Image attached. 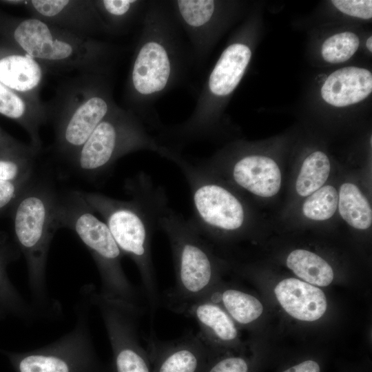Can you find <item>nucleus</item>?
I'll use <instances>...</instances> for the list:
<instances>
[{"label": "nucleus", "mask_w": 372, "mask_h": 372, "mask_svg": "<svg viewBox=\"0 0 372 372\" xmlns=\"http://www.w3.org/2000/svg\"><path fill=\"white\" fill-rule=\"evenodd\" d=\"M128 200L112 198L96 192H81L90 207L108 227L124 256L136 265L143 284L152 320L159 306V293L152 256V240L158 220L169 207L163 188L140 173L128 180Z\"/></svg>", "instance_id": "f257e3e1"}, {"label": "nucleus", "mask_w": 372, "mask_h": 372, "mask_svg": "<svg viewBox=\"0 0 372 372\" xmlns=\"http://www.w3.org/2000/svg\"><path fill=\"white\" fill-rule=\"evenodd\" d=\"M142 25L127 79L125 98L128 110L147 122V107L182 79L193 59L166 3H147Z\"/></svg>", "instance_id": "f03ea898"}, {"label": "nucleus", "mask_w": 372, "mask_h": 372, "mask_svg": "<svg viewBox=\"0 0 372 372\" xmlns=\"http://www.w3.org/2000/svg\"><path fill=\"white\" fill-rule=\"evenodd\" d=\"M12 37L20 51L44 69L110 74L120 54L117 46L81 37L34 17L20 20Z\"/></svg>", "instance_id": "7ed1b4c3"}, {"label": "nucleus", "mask_w": 372, "mask_h": 372, "mask_svg": "<svg viewBox=\"0 0 372 372\" xmlns=\"http://www.w3.org/2000/svg\"><path fill=\"white\" fill-rule=\"evenodd\" d=\"M56 198L50 185L32 180L12 206L13 229L27 262L32 304L44 318L57 316L60 310L50 297L46 279L48 250L57 230Z\"/></svg>", "instance_id": "20e7f679"}, {"label": "nucleus", "mask_w": 372, "mask_h": 372, "mask_svg": "<svg viewBox=\"0 0 372 372\" xmlns=\"http://www.w3.org/2000/svg\"><path fill=\"white\" fill-rule=\"evenodd\" d=\"M59 88L48 106L54 147L70 161L100 122L116 106L109 75L79 74Z\"/></svg>", "instance_id": "39448f33"}, {"label": "nucleus", "mask_w": 372, "mask_h": 372, "mask_svg": "<svg viewBox=\"0 0 372 372\" xmlns=\"http://www.w3.org/2000/svg\"><path fill=\"white\" fill-rule=\"evenodd\" d=\"M54 223L56 229L65 227L73 231L89 250L99 273L101 294L140 306L139 293L122 267L124 255L105 223L96 216L81 192L57 194Z\"/></svg>", "instance_id": "423d86ee"}, {"label": "nucleus", "mask_w": 372, "mask_h": 372, "mask_svg": "<svg viewBox=\"0 0 372 372\" xmlns=\"http://www.w3.org/2000/svg\"><path fill=\"white\" fill-rule=\"evenodd\" d=\"M158 229L168 238L174 264L176 284L168 295L169 307L180 313L216 286V260L208 241L191 219H185L169 207L161 216Z\"/></svg>", "instance_id": "0eeeda50"}, {"label": "nucleus", "mask_w": 372, "mask_h": 372, "mask_svg": "<svg viewBox=\"0 0 372 372\" xmlns=\"http://www.w3.org/2000/svg\"><path fill=\"white\" fill-rule=\"evenodd\" d=\"M132 111L116 106L94 130L72 163L88 178L107 172L120 158L132 152L158 153V139Z\"/></svg>", "instance_id": "6e6552de"}, {"label": "nucleus", "mask_w": 372, "mask_h": 372, "mask_svg": "<svg viewBox=\"0 0 372 372\" xmlns=\"http://www.w3.org/2000/svg\"><path fill=\"white\" fill-rule=\"evenodd\" d=\"M85 289L75 307L76 322L71 331L43 347L19 358V372H105L93 344L90 328L92 307Z\"/></svg>", "instance_id": "1a4fd4ad"}, {"label": "nucleus", "mask_w": 372, "mask_h": 372, "mask_svg": "<svg viewBox=\"0 0 372 372\" xmlns=\"http://www.w3.org/2000/svg\"><path fill=\"white\" fill-rule=\"evenodd\" d=\"M89 296L105 328L114 372H152L147 350L141 346L138 336L141 307L107 297L95 288L90 290Z\"/></svg>", "instance_id": "9d476101"}, {"label": "nucleus", "mask_w": 372, "mask_h": 372, "mask_svg": "<svg viewBox=\"0 0 372 372\" xmlns=\"http://www.w3.org/2000/svg\"><path fill=\"white\" fill-rule=\"evenodd\" d=\"M251 54L250 48L242 42L232 43L223 50L203 85L194 110L186 120L189 129L200 133L211 131L216 101L234 91L246 71Z\"/></svg>", "instance_id": "9b49d317"}, {"label": "nucleus", "mask_w": 372, "mask_h": 372, "mask_svg": "<svg viewBox=\"0 0 372 372\" xmlns=\"http://www.w3.org/2000/svg\"><path fill=\"white\" fill-rule=\"evenodd\" d=\"M23 4L32 17L37 18L75 34L91 37L105 32L94 0H28Z\"/></svg>", "instance_id": "f8f14e48"}, {"label": "nucleus", "mask_w": 372, "mask_h": 372, "mask_svg": "<svg viewBox=\"0 0 372 372\" xmlns=\"http://www.w3.org/2000/svg\"><path fill=\"white\" fill-rule=\"evenodd\" d=\"M152 372H203L214 356L199 333L169 341L150 335L147 350Z\"/></svg>", "instance_id": "ddd939ff"}, {"label": "nucleus", "mask_w": 372, "mask_h": 372, "mask_svg": "<svg viewBox=\"0 0 372 372\" xmlns=\"http://www.w3.org/2000/svg\"><path fill=\"white\" fill-rule=\"evenodd\" d=\"M231 176L237 185L261 197L273 196L280 188L278 165L262 155L249 154L238 158L231 167Z\"/></svg>", "instance_id": "4468645a"}, {"label": "nucleus", "mask_w": 372, "mask_h": 372, "mask_svg": "<svg viewBox=\"0 0 372 372\" xmlns=\"http://www.w3.org/2000/svg\"><path fill=\"white\" fill-rule=\"evenodd\" d=\"M193 318L199 335L215 355L218 345L234 342L238 336L234 320L217 303L203 298L186 306L182 311Z\"/></svg>", "instance_id": "2eb2a0df"}, {"label": "nucleus", "mask_w": 372, "mask_h": 372, "mask_svg": "<svg viewBox=\"0 0 372 372\" xmlns=\"http://www.w3.org/2000/svg\"><path fill=\"white\" fill-rule=\"evenodd\" d=\"M274 292L282 308L296 319L315 321L327 310L324 292L318 287L296 278L281 280L276 286Z\"/></svg>", "instance_id": "dca6fc26"}, {"label": "nucleus", "mask_w": 372, "mask_h": 372, "mask_svg": "<svg viewBox=\"0 0 372 372\" xmlns=\"http://www.w3.org/2000/svg\"><path fill=\"white\" fill-rule=\"evenodd\" d=\"M0 114L17 121L29 134L30 146L37 152L40 150L39 130L50 118L48 105L40 99L14 91L0 82Z\"/></svg>", "instance_id": "f3484780"}, {"label": "nucleus", "mask_w": 372, "mask_h": 372, "mask_svg": "<svg viewBox=\"0 0 372 372\" xmlns=\"http://www.w3.org/2000/svg\"><path fill=\"white\" fill-rule=\"evenodd\" d=\"M372 92V74L364 68L346 67L331 73L321 88L322 99L335 107L360 102Z\"/></svg>", "instance_id": "a211bd4d"}, {"label": "nucleus", "mask_w": 372, "mask_h": 372, "mask_svg": "<svg viewBox=\"0 0 372 372\" xmlns=\"http://www.w3.org/2000/svg\"><path fill=\"white\" fill-rule=\"evenodd\" d=\"M45 69L23 52L0 57V82L10 89L39 99Z\"/></svg>", "instance_id": "6ab92c4d"}, {"label": "nucleus", "mask_w": 372, "mask_h": 372, "mask_svg": "<svg viewBox=\"0 0 372 372\" xmlns=\"http://www.w3.org/2000/svg\"><path fill=\"white\" fill-rule=\"evenodd\" d=\"M204 298L218 304L233 320L242 325L252 323L263 311L262 304L256 297L236 289L215 287Z\"/></svg>", "instance_id": "aec40b11"}, {"label": "nucleus", "mask_w": 372, "mask_h": 372, "mask_svg": "<svg viewBox=\"0 0 372 372\" xmlns=\"http://www.w3.org/2000/svg\"><path fill=\"white\" fill-rule=\"evenodd\" d=\"M287 267L310 285L326 287L333 279L329 264L318 255L305 249H295L287 258Z\"/></svg>", "instance_id": "412c9836"}, {"label": "nucleus", "mask_w": 372, "mask_h": 372, "mask_svg": "<svg viewBox=\"0 0 372 372\" xmlns=\"http://www.w3.org/2000/svg\"><path fill=\"white\" fill-rule=\"evenodd\" d=\"M338 207L342 218L351 227L358 229H366L371 227V207L355 185L344 183L340 186Z\"/></svg>", "instance_id": "4be33fe9"}, {"label": "nucleus", "mask_w": 372, "mask_h": 372, "mask_svg": "<svg viewBox=\"0 0 372 372\" xmlns=\"http://www.w3.org/2000/svg\"><path fill=\"white\" fill-rule=\"evenodd\" d=\"M145 1L138 0H94L105 32L124 29L139 13Z\"/></svg>", "instance_id": "5701e85b"}, {"label": "nucleus", "mask_w": 372, "mask_h": 372, "mask_svg": "<svg viewBox=\"0 0 372 372\" xmlns=\"http://www.w3.org/2000/svg\"><path fill=\"white\" fill-rule=\"evenodd\" d=\"M327 156L320 151L309 155L303 161L296 182V189L301 196H308L322 187L330 174Z\"/></svg>", "instance_id": "b1692460"}, {"label": "nucleus", "mask_w": 372, "mask_h": 372, "mask_svg": "<svg viewBox=\"0 0 372 372\" xmlns=\"http://www.w3.org/2000/svg\"><path fill=\"white\" fill-rule=\"evenodd\" d=\"M309 196L302 205L304 216L318 221L333 216L338 204V193L333 186H323Z\"/></svg>", "instance_id": "393cba45"}, {"label": "nucleus", "mask_w": 372, "mask_h": 372, "mask_svg": "<svg viewBox=\"0 0 372 372\" xmlns=\"http://www.w3.org/2000/svg\"><path fill=\"white\" fill-rule=\"evenodd\" d=\"M358 37L351 32H343L327 38L322 45L323 59L331 63L349 59L359 46Z\"/></svg>", "instance_id": "a878e982"}, {"label": "nucleus", "mask_w": 372, "mask_h": 372, "mask_svg": "<svg viewBox=\"0 0 372 372\" xmlns=\"http://www.w3.org/2000/svg\"><path fill=\"white\" fill-rule=\"evenodd\" d=\"M34 157L0 156V180H18L32 176Z\"/></svg>", "instance_id": "bb28decb"}, {"label": "nucleus", "mask_w": 372, "mask_h": 372, "mask_svg": "<svg viewBox=\"0 0 372 372\" xmlns=\"http://www.w3.org/2000/svg\"><path fill=\"white\" fill-rule=\"evenodd\" d=\"M32 180V176L18 180H0V212L12 207Z\"/></svg>", "instance_id": "cd10ccee"}, {"label": "nucleus", "mask_w": 372, "mask_h": 372, "mask_svg": "<svg viewBox=\"0 0 372 372\" xmlns=\"http://www.w3.org/2000/svg\"><path fill=\"white\" fill-rule=\"evenodd\" d=\"M248 362L242 357L227 356L216 359L213 356L203 372H249Z\"/></svg>", "instance_id": "c85d7f7f"}, {"label": "nucleus", "mask_w": 372, "mask_h": 372, "mask_svg": "<svg viewBox=\"0 0 372 372\" xmlns=\"http://www.w3.org/2000/svg\"><path fill=\"white\" fill-rule=\"evenodd\" d=\"M331 2L337 9L347 15L364 19L372 17L371 0H333Z\"/></svg>", "instance_id": "c756f323"}, {"label": "nucleus", "mask_w": 372, "mask_h": 372, "mask_svg": "<svg viewBox=\"0 0 372 372\" xmlns=\"http://www.w3.org/2000/svg\"><path fill=\"white\" fill-rule=\"evenodd\" d=\"M37 152L30 145L25 146L5 141L0 135V156H35Z\"/></svg>", "instance_id": "7c9ffc66"}, {"label": "nucleus", "mask_w": 372, "mask_h": 372, "mask_svg": "<svg viewBox=\"0 0 372 372\" xmlns=\"http://www.w3.org/2000/svg\"><path fill=\"white\" fill-rule=\"evenodd\" d=\"M283 372H320L319 364L313 360H306Z\"/></svg>", "instance_id": "2f4dec72"}, {"label": "nucleus", "mask_w": 372, "mask_h": 372, "mask_svg": "<svg viewBox=\"0 0 372 372\" xmlns=\"http://www.w3.org/2000/svg\"><path fill=\"white\" fill-rule=\"evenodd\" d=\"M366 47L370 52H372V37H369L366 40Z\"/></svg>", "instance_id": "473e14b6"}, {"label": "nucleus", "mask_w": 372, "mask_h": 372, "mask_svg": "<svg viewBox=\"0 0 372 372\" xmlns=\"http://www.w3.org/2000/svg\"><path fill=\"white\" fill-rule=\"evenodd\" d=\"M0 273H1V267H0Z\"/></svg>", "instance_id": "72a5a7b5"}]
</instances>
